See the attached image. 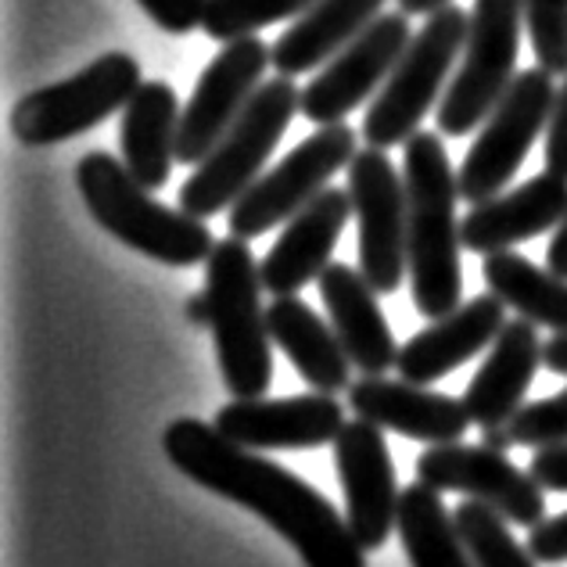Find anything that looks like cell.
<instances>
[{
  "label": "cell",
  "mask_w": 567,
  "mask_h": 567,
  "mask_svg": "<svg viewBox=\"0 0 567 567\" xmlns=\"http://www.w3.org/2000/svg\"><path fill=\"white\" fill-rule=\"evenodd\" d=\"M520 29H525V0H474L464 62L439 101L442 137H467L496 112L499 97L511 91Z\"/></svg>",
  "instance_id": "7"
},
{
  "label": "cell",
  "mask_w": 567,
  "mask_h": 567,
  "mask_svg": "<svg viewBox=\"0 0 567 567\" xmlns=\"http://www.w3.org/2000/svg\"><path fill=\"white\" fill-rule=\"evenodd\" d=\"M421 482L439 492H464L467 499H482L492 511H499L511 525L535 528L543 525L546 499L543 485L535 482L532 471L514 467L506 453L488 450V445H431L416 460Z\"/></svg>",
  "instance_id": "14"
},
{
  "label": "cell",
  "mask_w": 567,
  "mask_h": 567,
  "mask_svg": "<svg viewBox=\"0 0 567 567\" xmlns=\"http://www.w3.org/2000/svg\"><path fill=\"white\" fill-rule=\"evenodd\" d=\"M137 91H141L137 58L126 51H109L97 62L80 69L76 76L40 86V91L14 101L11 133L25 147L62 144L104 123L112 112L126 109Z\"/></svg>",
  "instance_id": "8"
},
{
  "label": "cell",
  "mask_w": 567,
  "mask_h": 567,
  "mask_svg": "<svg viewBox=\"0 0 567 567\" xmlns=\"http://www.w3.org/2000/svg\"><path fill=\"white\" fill-rule=\"evenodd\" d=\"M445 4H453V0H399L402 14H431V11H439Z\"/></svg>",
  "instance_id": "40"
},
{
  "label": "cell",
  "mask_w": 567,
  "mask_h": 567,
  "mask_svg": "<svg viewBox=\"0 0 567 567\" xmlns=\"http://www.w3.org/2000/svg\"><path fill=\"white\" fill-rule=\"evenodd\" d=\"M471 29V14L456 4H445L427 14V22L416 29L410 48L402 51L392 76L384 80L381 94L370 104L363 118L367 147L406 144L421 130L424 115L435 109L445 94V80L460 54H464Z\"/></svg>",
  "instance_id": "6"
},
{
  "label": "cell",
  "mask_w": 567,
  "mask_h": 567,
  "mask_svg": "<svg viewBox=\"0 0 567 567\" xmlns=\"http://www.w3.org/2000/svg\"><path fill=\"white\" fill-rule=\"evenodd\" d=\"M295 112H302V91L291 83V76L266 80L248 101V109L237 115V123L223 133V141L187 176L181 187L184 213L208 219L241 198L262 176L266 158L274 155Z\"/></svg>",
  "instance_id": "5"
},
{
  "label": "cell",
  "mask_w": 567,
  "mask_h": 567,
  "mask_svg": "<svg viewBox=\"0 0 567 567\" xmlns=\"http://www.w3.org/2000/svg\"><path fill=\"white\" fill-rule=\"evenodd\" d=\"M525 25L539 69L567 76V0H525Z\"/></svg>",
  "instance_id": "30"
},
{
  "label": "cell",
  "mask_w": 567,
  "mask_h": 567,
  "mask_svg": "<svg viewBox=\"0 0 567 567\" xmlns=\"http://www.w3.org/2000/svg\"><path fill=\"white\" fill-rule=\"evenodd\" d=\"M506 327V302L496 295H474L471 302L456 306L450 317L424 327L421 334H413L406 346L399 349L395 370L402 381L431 384L445 374H453L456 367L474 360L477 352L488 349Z\"/></svg>",
  "instance_id": "20"
},
{
  "label": "cell",
  "mask_w": 567,
  "mask_h": 567,
  "mask_svg": "<svg viewBox=\"0 0 567 567\" xmlns=\"http://www.w3.org/2000/svg\"><path fill=\"white\" fill-rule=\"evenodd\" d=\"M528 549L535 560L546 564H564L567 560V514L549 517L543 525H535L528 532Z\"/></svg>",
  "instance_id": "34"
},
{
  "label": "cell",
  "mask_w": 567,
  "mask_h": 567,
  "mask_svg": "<svg viewBox=\"0 0 567 567\" xmlns=\"http://www.w3.org/2000/svg\"><path fill=\"white\" fill-rule=\"evenodd\" d=\"M270 65H274V48H266L259 37L230 40L205 65L190 101L184 104L181 133H176V162L181 166H198L223 141V133L237 123V115L256 97Z\"/></svg>",
  "instance_id": "12"
},
{
  "label": "cell",
  "mask_w": 567,
  "mask_h": 567,
  "mask_svg": "<svg viewBox=\"0 0 567 567\" xmlns=\"http://www.w3.org/2000/svg\"><path fill=\"white\" fill-rule=\"evenodd\" d=\"M317 0H208L202 29L219 43L256 37L259 29L302 19Z\"/></svg>",
  "instance_id": "29"
},
{
  "label": "cell",
  "mask_w": 567,
  "mask_h": 567,
  "mask_svg": "<svg viewBox=\"0 0 567 567\" xmlns=\"http://www.w3.org/2000/svg\"><path fill=\"white\" fill-rule=\"evenodd\" d=\"M453 520L474 567H535L539 564L532 557V549L517 546L511 528H506V517L499 511H492L488 503L464 499L453 511Z\"/></svg>",
  "instance_id": "28"
},
{
  "label": "cell",
  "mask_w": 567,
  "mask_h": 567,
  "mask_svg": "<svg viewBox=\"0 0 567 567\" xmlns=\"http://www.w3.org/2000/svg\"><path fill=\"white\" fill-rule=\"evenodd\" d=\"M76 187L86 213L141 256L166 266H198L213 256L216 241L205 219L152 198V187H144L115 155H83L76 166Z\"/></svg>",
  "instance_id": "3"
},
{
  "label": "cell",
  "mask_w": 567,
  "mask_h": 567,
  "mask_svg": "<svg viewBox=\"0 0 567 567\" xmlns=\"http://www.w3.org/2000/svg\"><path fill=\"white\" fill-rule=\"evenodd\" d=\"M528 471L543 488L567 492V445H549V450H539L532 456Z\"/></svg>",
  "instance_id": "35"
},
{
  "label": "cell",
  "mask_w": 567,
  "mask_h": 567,
  "mask_svg": "<svg viewBox=\"0 0 567 567\" xmlns=\"http://www.w3.org/2000/svg\"><path fill=\"white\" fill-rule=\"evenodd\" d=\"M543 367V341L535 334V323L517 317L506 320L499 338L492 341L488 360L474 374L464 392V406L477 427L511 424L514 413L525 406V395L535 381V370Z\"/></svg>",
  "instance_id": "22"
},
{
  "label": "cell",
  "mask_w": 567,
  "mask_h": 567,
  "mask_svg": "<svg viewBox=\"0 0 567 567\" xmlns=\"http://www.w3.org/2000/svg\"><path fill=\"white\" fill-rule=\"evenodd\" d=\"M349 194L360 223V270L378 295H392L410 274L406 181L381 147H363L349 162Z\"/></svg>",
  "instance_id": "11"
},
{
  "label": "cell",
  "mask_w": 567,
  "mask_h": 567,
  "mask_svg": "<svg viewBox=\"0 0 567 567\" xmlns=\"http://www.w3.org/2000/svg\"><path fill=\"white\" fill-rule=\"evenodd\" d=\"M395 532L402 539V554L413 567H474L453 514L442 506L439 488L424 482L410 485L399 496Z\"/></svg>",
  "instance_id": "27"
},
{
  "label": "cell",
  "mask_w": 567,
  "mask_h": 567,
  "mask_svg": "<svg viewBox=\"0 0 567 567\" xmlns=\"http://www.w3.org/2000/svg\"><path fill=\"white\" fill-rule=\"evenodd\" d=\"M554 101H557L554 72L546 69L517 72L511 91L499 97L496 112L485 118L482 133L471 144L464 166L456 169L460 198L471 205L488 202L514 181V173L532 152V144L549 126Z\"/></svg>",
  "instance_id": "9"
},
{
  "label": "cell",
  "mask_w": 567,
  "mask_h": 567,
  "mask_svg": "<svg viewBox=\"0 0 567 567\" xmlns=\"http://www.w3.org/2000/svg\"><path fill=\"white\" fill-rule=\"evenodd\" d=\"M564 216L567 181L546 169L511 194H496V198L471 205V213L460 223V237L474 256H492V251H506L511 245L557 230Z\"/></svg>",
  "instance_id": "19"
},
{
  "label": "cell",
  "mask_w": 567,
  "mask_h": 567,
  "mask_svg": "<svg viewBox=\"0 0 567 567\" xmlns=\"http://www.w3.org/2000/svg\"><path fill=\"white\" fill-rule=\"evenodd\" d=\"M266 323H270L274 346L288 355L291 367L302 374L309 388H317L323 395H338L352 388V360L334 327L320 320V312H312L298 295L274 298L266 306Z\"/></svg>",
  "instance_id": "23"
},
{
  "label": "cell",
  "mask_w": 567,
  "mask_h": 567,
  "mask_svg": "<svg viewBox=\"0 0 567 567\" xmlns=\"http://www.w3.org/2000/svg\"><path fill=\"white\" fill-rule=\"evenodd\" d=\"M181 97L169 83L152 80L141 83V91L123 109L118 126V147H123L126 169L144 187H166L176 162V133H181Z\"/></svg>",
  "instance_id": "24"
},
{
  "label": "cell",
  "mask_w": 567,
  "mask_h": 567,
  "mask_svg": "<svg viewBox=\"0 0 567 567\" xmlns=\"http://www.w3.org/2000/svg\"><path fill=\"white\" fill-rule=\"evenodd\" d=\"M169 464L216 496L259 514L280 539L295 546L306 567H367V549L355 543L349 520L327 496L288 467L230 442L223 431L181 416L162 435Z\"/></svg>",
  "instance_id": "1"
},
{
  "label": "cell",
  "mask_w": 567,
  "mask_h": 567,
  "mask_svg": "<svg viewBox=\"0 0 567 567\" xmlns=\"http://www.w3.org/2000/svg\"><path fill=\"white\" fill-rule=\"evenodd\" d=\"M262 274L245 237H223L205 262L213 338L234 399H262L274 381V338L262 309Z\"/></svg>",
  "instance_id": "4"
},
{
  "label": "cell",
  "mask_w": 567,
  "mask_h": 567,
  "mask_svg": "<svg viewBox=\"0 0 567 567\" xmlns=\"http://www.w3.org/2000/svg\"><path fill=\"white\" fill-rule=\"evenodd\" d=\"M355 141L360 137L346 123L320 126L230 205V234L251 241L302 213L320 190H327L338 169H349V162L355 158Z\"/></svg>",
  "instance_id": "10"
},
{
  "label": "cell",
  "mask_w": 567,
  "mask_h": 567,
  "mask_svg": "<svg viewBox=\"0 0 567 567\" xmlns=\"http://www.w3.org/2000/svg\"><path fill=\"white\" fill-rule=\"evenodd\" d=\"M546 270H554L557 277L567 280V216L560 219V227L554 230V241L546 248Z\"/></svg>",
  "instance_id": "36"
},
{
  "label": "cell",
  "mask_w": 567,
  "mask_h": 567,
  "mask_svg": "<svg viewBox=\"0 0 567 567\" xmlns=\"http://www.w3.org/2000/svg\"><path fill=\"white\" fill-rule=\"evenodd\" d=\"M384 4L388 0H317L274 43L277 76H302L309 69L327 65L370 22L381 19Z\"/></svg>",
  "instance_id": "25"
},
{
  "label": "cell",
  "mask_w": 567,
  "mask_h": 567,
  "mask_svg": "<svg viewBox=\"0 0 567 567\" xmlns=\"http://www.w3.org/2000/svg\"><path fill=\"white\" fill-rule=\"evenodd\" d=\"M137 4L147 19L162 29V33L187 37V33H194V29H202L208 0H137Z\"/></svg>",
  "instance_id": "32"
},
{
  "label": "cell",
  "mask_w": 567,
  "mask_h": 567,
  "mask_svg": "<svg viewBox=\"0 0 567 567\" xmlns=\"http://www.w3.org/2000/svg\"><path fill=\"white\" fill-rule=\"evenodd\" d=\"M406 14H381L352 43H346L331 62L320 69V76L302 91V115L317 126L346 123L360 104L384 86L392 76L402 51L410 48Z\"/></svg>",
  "instance_id": "13"
},
{
  "label": "cell",
  "mask_w": 567,
  "mask_h": 567,
  "mask_svg": "<svg viewBox=\"0 0 567 567\" xmlns=\"http://www.w3.org/2000/svg\"><path fill=\"white\" fill-rule=\"evenodd\" d=\"M546 169L567 181V76L557 86L554 115H549L546 126Z\"/></svg>",
  "instance_id": "33"
},
{
  "label": "cell",
  "mask_w": 567,
  "mask_h": 567,
  "mask_svg": "<svg viewBox=\"0 0 567 567\" xmlns=\"http://www.w3.org/2000/svg\"><path fill=\"white\" fill-rule=\"evenodd\" d=\"M216 427L245 450H320L334 445L346 410L334 395L309 392L288 399H234L216 413Z\"/></svg>",
  "instance_id": "16"
},
{
  "label": "cell",
  "mask_w": 567,
  "mask_h": 567,
  "mask_svg": "<svg viewBox=\"0 0 567 567\" xmlns=\"http://www.w3.org/2000/svg\"><path fill=\"white\" fill-rule=\"evenodd\" d=\"M187 320L194 327H213V306H208V295H190L187 298Z\"/></svg>",
  "instance_id": "38"
},
{
  "label": "cell",
  "mask_w": 567,
  "mask_h": 567,
  "mask_svg": "<svg viewBox=\"0 0 567 567\" xmlns=\"http://www.w3.org/2000/svg\"><path fill=\"white\" fill-rule=\"evenodd\" d=\"M485 284L488 291L517 309L535 327H549L554 334H567V280L554 270H543L517 251H492L485 256Z\"/></svg>",
  "instance_id": "26"
},
{
  "label": "cell",
  "mask_w": 567,
  "mask_h": 567,
  "mask_svg": "<svg viewBox=\"0 0 567 567\" xmlns=\"http://www.w3.org/2000/svg\"><path fill=\"white\" fill-rule=\"evenodd\" d=\"M349 406L360 421H370L395 435H406L427 445H450L467 435L474 424L464 399L445 392H427L413 381L360 378L349 388Z\"/></svg>",
  "instance_id": "18"
},
{
  "label": "cell",
  "mask_w": 567,
  "mask_h": 567,
  "mask_svg": "<svg viewBox=\"0 0 567 567\" xmlns=\"http://www.w3.org/2000/svg\"><path fill=\"white\" fill-rule=\"evenodd\" d=\"M543 363L554 370V374L567 378V334H554L543 346Z\"/></svg>",
  "instance_id": "37"
},
{
  "label": "cell",
  "mask_w": 567,
  "mask_h": 567,
  "mask_svg": "<svg viewBox=\"0 0 567 567\" xmlns=\"http://www.w3.org/2000/svg\"><path fill=\"white\" fill-rule=\"evenodd\" d=\"M352 216V194L327 187L312 198L302 213L288 219V227L277 237L270 256L259 262L262 288L274 298L298 295L306 284L320 280V274L331 266L334 245L346 223Z\"/></svg>",
  "instance_id": "17"
},
{
  "label": "cell",
  "mask_w": 567,
  "mask_h": 567,
  "mask_svg": "<svg viewBox=\"0 0 567 567\" xmlns=\"http://www.w3.org/2000/svg\"><path fill=\"white\" fill-rule=\"evenodd\" d=\"M514 445H532V450H549V445H567V388L560 395L528 402L506 424Z\"/></svg>",
  "instance_id": "31"
},
{
  "label": "cell",
  "mask_w": 567,
  "mask_h": 567,
  "mask_svg": "<svg viewBox=\"0 0 567 567\" xmlns=\"http://www.w3.org/2000/svg\"><path fill=\"white\" fill-rule=\"evenodd\" d=\"M320 298L352 367L363 378H384V370L399 363V346L378 306V291L370 288L363 270L331 262L320 274Z\"/></svg>",
  "instance_id": "21"
},
{
  "label": "cell",
  "mask_w": 567,
  "mask_h": 567,
  "mask_svg": "<svg viewBox=\"0 0 567 567\" xmlns=\"http://www.w3.org/2000/svg\"><path fill=\"white\" fill-rule=\"evenodd\" d=\"M334 467L346 492V520L363 549H381L399 520V485L384 427L370 421H346L334 439Z\"/></svg>",
  "instance_id": "15"
},
{
  "label": "cell",
  "mask_w": 567,
  "mask_h": 567,
  "mask_svg": "<svg viewBox=\"0 0 567 567\" xmlns=\"http://www.w3.org/2000/svg\"><path fill=\"white\" fill-rule=\"evenodd\" d=\"M402 181H406V259L413 306L427 320H442L464 298L460 274V237L456 223V169L439 133L416 130L402 155Z\"/></svg>",
  "instance_id": "2"
},
{
  "label": "cell",
  "mask_w": 567,
  "mask_h": 567,
  "mask_svg": "<svg viewBox=\"0 0 567 567\" xmlns=\"http://www.w3.org/2000/svg\"><path fill=\"white\" fill-rule=\"evenodd\" d=\"M482 445H488V450H496V453H506V450H511V445H514L511 427H506V424L482 427Z\"/></svg>",
  "instance_id": "39"
}]
</instances>
